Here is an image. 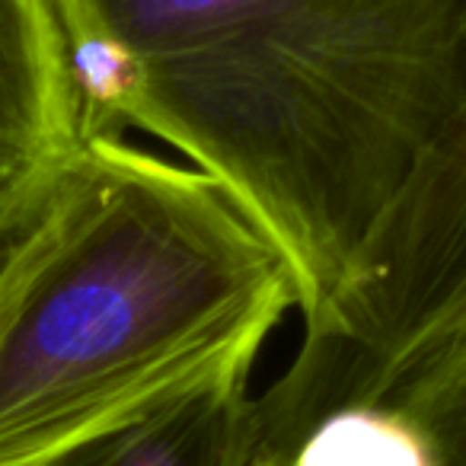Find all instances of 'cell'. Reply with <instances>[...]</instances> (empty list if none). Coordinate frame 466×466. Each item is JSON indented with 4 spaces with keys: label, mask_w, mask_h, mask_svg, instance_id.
<instances>
[{
    "label": "cell",
    "mask_w": 466,
    "mask_h": 466,
    "mask_svg": "<svg viewBox=\"0 0 466 466\" xmlns=\"http://www.w3.org/2000/svg\"><path fill=\"white\" fill-rule=\"evenodd\" d=\"M460 0H300L201 52L77 80L86 137L179 150L285 253L304 326L355 281L444 99Z\"/></svg>",
    "instance_id": "obj_2"
},
{
    "label": "cell",
    "mask_w": 466,
    "mask_h": 466,
    "mask_svg": "<svg viewBox=\"0 0 466 466\" xmlns=\"http://www.w3.org/2000/svg\"><path fill=\"white\" fill-rule=\"evenodd\" d=\"M466 272V0L444 99L400 198L377 227L349 291L304 326L294 364L266 390L285 425H307L383 358Z\"/></svg>",
    "instance_id": "obj_3"
},
{
    "label": "cell",
    "mask_w": 466,
    "mask_h": 466,
    "mask_svg": "<svg viewBox=\"0 0 466 466\" xmlns=\"http://www.w3.org/2000/svg\"><path fill=\"white\" fill-rule=\"evenodd\" d=\"M84 141V103L55 4L0 0V256Z\"/></svg>",
    "instance_id": "obj_4"
},
{
    "label": "cell",
    "mask_w": 466,
    "mask_h": 466,
    "mask_svg": "<svg viewBox=\"0 0 466 466\" xmlns=\"http://www.w3.org/2000/svg\"><path fill=\"white\" fill-rule=\"evenodd\" d=\"M291 310V262L218 182L90 135L0 256V466L253 368Z\"/></svg>",
    "instance_id": "obj_1"
},
{
    "label": "cell",
    "mask_w": 466,
    "mask_h": 466,
    "mask_svg": "<svg viewBox=\"0 0 466 466\" xmlns=\"http://www.w3.org/2000/svg\"><path fill=\"white\" fill-rule=\"evenodd\" d=\"M249 374L230 368L208 377L46 466H253L259 396L249 393Z\"/></svg>",
    "instance_id": "obj_5"
},
{
    "label": "cell",
    "mask_w": 466,
    "mask_h": 466,
    "mask_svg": "<svg viewBox=\"0 0 466 466\" xmlns=\"http://www.w3.org/2000/svg\"><path fill=\"white\" fill-rule=\"evenodd\" d=\"M253 466H279V463H275V460L268 457V453H256V463Z\"/></svg>",
    "instance_id": "obj_8"
},
{
    "label": "cell",
    "mask_w": 466,
    "mask_h": 466,
    "mask_svg": "<svg viewBox=\"0 0 466 466\" xmlns=\"http://www.w3.org/2000/svg\"><path fill=\"white\" fill-rule=\"evenodd\" d=\"M358 400L406 415L434 466H466V272L336 406Z\"/></svg>",
    "instance_id": "obj_6"
},
{
    "label": "cell",
    "mask_w": 466,
    "mask_h": 466,
    "mask_svg": "<svg viewBox=\"0 0 466 466\" xmlns=\"http://www.w3.org/2000/svg\"><path fill=\"white\" fill-rule=\"evenodd\" d=\"M272 460L279 466H434L419 428L370 400L342 402L317 415Z\"/></svg>",
    "instance_id": "obj_7"
}]
</instances>
